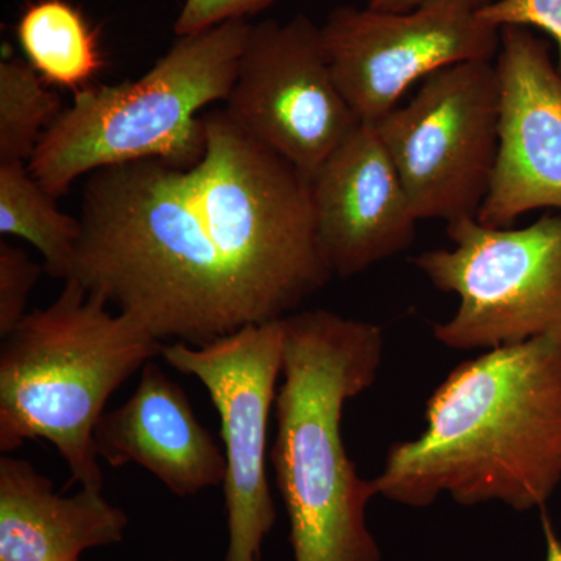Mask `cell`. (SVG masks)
<instances>
[{"mask_svg":"<svg viewBox=\"0 0 561 561\" xmlns=\"http://www.w3.org/2000/svg\"><path fill=\"white\" fill-rule=\"evenodd\" d=\"M332 76L360 124H376L405 91L467 61H494L501 28L476 0H427L408 11L337 7L320 25Z\"/></svg>","mask_w":561,"mask_h":561,"instance_id":"obj_9","label":"cell"},{"mask_svg":"<svg viewBox=\"0 0 561 561\" xmlns=\"http://www.w3.org/2000/svg\"><path fill=\"white\" fill-rule=\"evenodd\" d=\"M24 58L0 60V162L31 161L61 114V99Z\"/></svg>","mask_w":561,"mask_h":561,"instance_id":"obj_17","label":"cell"},{"mask_svg":"<svg viewBox=\"0 0 561 561\" xmlns=\"http://www.w3.org/2000/svg\"><path fill=\"white\" fill-rule=\"evenodd\" d=\"M479 16L497 28L535 27L548 33L559 50L561 70V0H497L479 9Z\"/></svg>","mask_w":561,"mask_h":561,"instance_id":"obj_19","label":"cell"},{"mask_svg":"<svg viewBox=\"0 0 561 561\" xmlns=\"http://www.w3.org/2000/svg\"><path fill=\"white\" fill-rule=\"evenodd\" d=\"M80 221L57 206L27 162H0V234L32 243L51 278L69 279L80 241Z\"/></svg>","mask_w":561,"mask_h":561,"instance_id":"obj_16","label":"cell"},{"mask_svg":"<svg viewBox=\"0 0 561 561\" xmlns=\"http://www.w3.org/2000/svg\"><path fill=\"white\" fill-rule=\"evenodd\" d=\"M94 445L110 467L139 465L179 497L224 485L227 478L225 453L202 426L186 391L154 359L144 365L135 393L103 413Z\"/></svg>","mask_w":561,"mask_h":561,"instance_id":"obj_13","label":"cell"},{"mask_svg":"<svg viewBox=\"0 0 561 561\" xmlns=\"http://www.w3.org/2000/svg\"><path fill=\"white\" fill-rule=\"evenodd\" d=\"M317 238L332 275L353 278L408 250L419 217L371 124H359L312 179Z\"/></svg>","mask_w":561,"mask_h":561,"instance_id":"obj_12","label":"cell"},{"mask_svg":"<svg viewBox=\"0 0 561 561\" xmlns=\"http://www.w3.org/2000/svg\"><path fill=\"white\" fill-rule=\"evenodd\" d=\"M501 90L494 61L449 66L408 105L371 124L419 220L478 219L500 147Z\"/></svg>","mask_w":561,"mask_h":561,"instance_id":"obj_7","label":"cell"},{"mask_svg":"<svg viewBox=\"0 0 561 561\" xmlns=\"http://www.w3.org/2000/svg\"><path fill=\"white\" fill-rule=\"evenodd\" d=\"M247 20L179 36L138 80L76 92L28 161L54 198L80 176L138 161L191 168L205 154L202 110L227 101L249 39Z\"/></svg>","mask_w":561,"mask_h":561,"instance_id":"obj_5","label":"cell"},{"mask_svg":"<svg viewBox=\"0 0 561 561\" xmlns=\"http://www.w3.org/2000/svg\"><path fill=\"white\" fill-rule=\"evenodd\" d=\"M108 302L65 280L50 306L28 312L0 346V451L50 442L69 485L101 489L94 431L111 394L164 343Z\"/></svg>","mask_w":561,"mask_h":561,"instance_id":"obj_4","label":"cell"},{"mask_svg":"<svg viewBox=\"0 0 561 561\" xmlns=\"http://www.w3.org/2000/svg\"><path fill=\"white\" fill-rule=\"evenodd\" d=\"M128 523L101 489L61 496L31 461L0 457V561H80L124 541Z\"/></svg>","mask_w":561,"mask_h":561,"instance_id":"obj_14","label":"cell"},{"mask_svg":"<svg viewBox=\"0 0 561 561\" xmlns=\"http://www.w3.org/2000/svg\"><path fill=\"white\" fill-rule=\"evenodd\" d=\"M451 247L413 260L435 289L459 297L435 341L456 351L500 348L561 334V216L524 228L478 219L446 225Z\"/></svg>","mask_w":561,"mask_h":561,"instance_id":"obj_6","label":"cell"},{"mask_svg":"<svg viewBox=\"0 0 561 561\" xmlns=\"http://www.w3.org/2000/svg\"><path fill=\"white\" fill-rule=\"evenodd\" d=\"M283 350L278 320L251 324L203 346L175 342L161 351L172 368L205 386L220 416L227 459L225 561H261L262 545L276 523L265 461Z\"/></svg>","mask_w":561,"mask_h":561,"instance_id":"obj_8","label":"cell"},{"mask_svg":"<svg viewBox=\"0 0 561 561\" xmlns=\"http://www.w3.org/2000/svg\"><path fill=\"white\" fill-rule=\"evenodd\" d=\"M500 147L478 214L507 228L524 214L561 209V70L545 41L526 27L501 28Z\"/></svg>","mask_w":561,"mask_h":561,"instance_id":"obj_11","label":"cell"},{"mask_svg":"<svg viewBox=\"0 0 561 561\" xmlns=\"http://www.w3.org/2000/svg\"><path fill=\"white\" fill-rule=\"evenodd\" d=\"M203 124L191 168L149 160L88 175L69 276L158 341L191 346L286 319L334 278L312 180L224 110Z\"/></svg>","mask_w":561,"mask_h":561,"instance_id":"obj_1","label":"cell"},{"mask_svg":"<svg viewBox=\"0 0 561 561\" xmlns=\"http://www.w3.org/2000/svg\"><path fill=\"white\" fill-rule=\"evenodd\" d=\"M283 332L272 463L294 561H381L367 524L375 485L346 453L342 416L378 378L382 328L313 309L287 316Z\"/></svg>","mask_w":561,"mask_h":561,"instance_id":"obj_3","label":"cell"},{"mask_svg":"<svg viewBox=\"0 0 561 561\" xmlns=\"http://www.w3.org/2000/svg\"><path fill=\"white\" fill-rule=\"evenodd\" d=\"M16 38L28 65L54 88L84 90L105 66L98 32L69 0L27 3Z\"/></svg>","mask_w":561,"mask_h":561,"instance_id":"obj_15","label":"cell"},{"mask_svg":"<svg viewBox=\"0 0 561 561\" xmlns=\"http://www.w3.org/2000/svg\"><path fill=\"white\" fill-rule=\"evenodd\" d=\"M542 530L546 537V561H561V541L546 516H542Z\"/></svg>","mask_w":561,"mask_h":561,"instance_id":"obj_22","label":"cell"},{"mask_svg":"<svg viewBox=\"0 0 561 561\" xmlns=\"http://www.w3.org/2000/svg\"><path fill=\"white\" fill-rule=\"evenodd\" d=\"M44 265L31 260L27 251L0 241V337H7L27 316L28 297Z\"/></svg>","mask_w":561,"mask_h":561,"instance_id":"obj_18","label":"cell"},{"mask_svg":"<svg viewBox=\"0 0 561 561\" xmlns=\"http://www.w3.org/2000/svg\"><path fill=\"white\" fill-rule=\"evenodd\" d=\"M561 483V334L483 351L435 389L426 427L394 443L376 496L413 508H542Z\"/></svg>","mask_w":561,"mask_h":561,"instance_id":"obj_2","label":"cell"},{"mask_svg":"<svg viewBox=\"0 0 561 561\" xmlns=\"http://www.w3.org/2000/svg\"><path fill=\"white\" fill-rule=\"evenodd\" d=\"M224 111L311 180L360 124L332 76L321 28L306 14L251 25Z\"/></svg>","mask_w":561,"mask_h":561,"instance_id":"obj_10","label":"cell"},{"mask_svg":"<svg viewBox=\"0 0 561 561\" xmlns=\"http://www.w3.org/2000/svg\"><path fill=\"white\" fill-rule=\"evenodd\" d=\"M424 2H427V0H368V7L381 11H408ZM494 2H497V0H476L479 9Z\"/></svg>","mask_w":561,"mask_h":561,"instance_id":"obj_21","label":"cell"},{"mask_svg":"<svg viewBox=\"0 0 561 561\" xmlns=\"http://www.w3.org/2000/svg\"><path fill=\"white\" fill-rule=\"evenodd\" d=\"M278 0H184L175 21L179 36L194 35L227 21L247 20Z\"/></svg>","mask_w":561,"mask_h":561,"instance_id":"obj_20","label":"cell"}]
</instances>
